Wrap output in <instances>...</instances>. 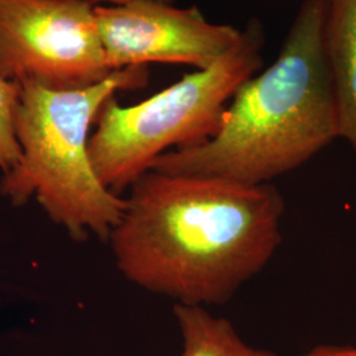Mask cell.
<instances>
[{"label": "cell", "mask_w": 356, "mask_h": 356, "mask_svg": "<svg viewBox=\"0 0 356 356\" xmlns=\"http://www.w3.org/2000/svg\"><path fill=\"white\" fill-rule=\"evenodd\" d=\"M124 202L108 239L116 267L132 284L181 305L226 304L282 242L285 204L272 184L151 169Z\"/></svg>", "instance_id": "cell-1"}, {"label": "cell", "mask_w": 356, "mask_h": 356, "mask_svg": "<svg viewBox=\"0 0 356 356\" xmlns=\"http://www.w3.org/2000/svg\"><path fill=\"white\" fill-rule=\"evenodd\" d=\"M173 314L181 335L178 356H279L247 343L229 319L209 307L175 304Z\"/></svg>", "instance_id": "cell-8"}, {"label": "cell", "mask_w": 356, "mask_h": 356, "mask_svg": "<svg viewBox=\"0 0 356 356\" xmlns=\"http://www.w3.org/2000/svg\"><path fill=\"white\" fill-rule=\"evenodd\" d=\"M325 16L326 0H304L279 57L239 86L216 135L164 153L153 170L264 185L339 138Z\"/></svg>", "instance_id": "cell-2"}, {"label": "cell", "mask_w": 356, "mask_h": 356, "mask_svg": "<svg viewBox=\"0 0 356 356\" xmlns=\"http://www.w3.org/2000/svg\"><path fill=\"white\" fill-rule=\"evenodd\" d=\"M323 36L338 136L356 152V0H326Z\"/></svg>", "instance_id": "cell-7"}, {"label": "cell", "mask_w": 356, "mask_h": 356, "mask_svg": "<svg viewBox=\"0 0 356 356\" xmlns=\"http://www.w3.org/2000/svg\"><path fill=\"white\" fill-rule=\"evenodd\" d=\"M113 72L91 1L0 0L6 79L72 91L95 86Z\"/></svg>", "instance_id": "cell-5"}, {"label": "cell", "mask_w": 356, "mask_h": 356, "mask_svg": "<svg viewBox=\"0 0 356 356\" xmlns=\"http://www.w3.org/2000/svg\"><path fill=\"white\" fill-rule=\"evenodd\" d=\"M300 356H356V346L318 344Z\"/></svg>", "instance_id": "cell-10"}, {"label": "cell", "mask_w": 356, "mask_h": 356, "mask_svg": "<svg viewBox=\"0 0 356 356\" xmlns=\"http://www.w3.org/2000/svg\"><path fill=\"white\" fill-rule=\"evenodd\" d=\"M95 16L111 70L151 63L206 69L242 38L241 29L213 24L195 7L159 1L95 7Z\"/></svg>", "instance_id": "cell-6"}, {"label": "cell", "mask_w": 356, "mask_h": 356, "mask_svg": "<svg viewBox=\"0 0 356 356\" xmlns=\"http://www.w3.org/2000/svg\"><path fill=\"white\" fill-rule=\"evenodd\" d=\"M20 99V83L0 74V168L10 172L22 159L16 135V114Z\"/></svg>", "instance_id": "cell-9"}, {"label": "cell", "mask_w": 356, "mask_h": 356, "mask_svg": "<svg viewBox=\"0 0 356 356\" xmlns=\"http://www.w3.org/2000/svg\"><path fill=\"white\" fill-rule=\"evenodd\" d=\"M88 1H103V3H110L113 6H126L131 3H136V1H159V3H166V4H173L175 0H88Z\"/></svg>", "instance_id": "cell-11"}, {"label": "cell", "mask_w": 356, "mask_h": 356, "mask_svg": "<svg viewBox=\"0 0 356 356\" xmlns=\"http://www.w3.org/2000/svg\"><path fill=\"white\" fill-rule=\"evenodd\" d=\"M263 45V26L254 19L216 64L135 106L107 99L89 139L91 164L103 185L120 195L164 153L211 139L236 90L260 70Z\"/></svg>", "instance_id": "cell-4"}, {"label": "cell", "mask_w": 356, "mask_h": 356, "mask_svg": "<svg viewBox=\"0 0 356 356\" xmlns=\"http://www.w3.org/2000/svg\"><path fill=\"white\" fill-rule=\"evenodd\" d=\"M145 65L114 70L88 89L54 91L20 83L16 135L19 164L4 173L0 193L13 204L35 197L51 220L76 241L90 235L108 241L124 211V198L97 176L89 153V129L103 104L119 90L148 85Z\"/></svg>", "instance_id": "cell-3"}]
</instances>
